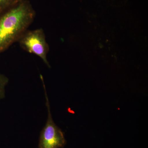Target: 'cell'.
<instances>
[{
	"label": "cell",
	"mask_w": 148,
	"mask_h": 148,
	"mask_svg": "<svg viewBox=\"0 0 148 148\" xmlns=\"http://www.w3.org/2000/svg\"><path fill=\"white\" fill-rule=\"evenodd\" d=\"M45 94L46 105L48 111V118L45 126L40 134L38 148H62L66 144L64 133L54 123L50 111V105L48 98L43 79L41 78Z\"/></svg>",
	"instance_id": "cell-2"
},
{
	"label": "cell",
	"mask_w": 148,
	"mask_h": 148,
	"mask_svg": "<svg viewBox=\"0 0 148 148\" xmlns=\"http://www.w3.org/2000/svg\"><path fill=\"white\" fill-rule=\"evenodd\" d=\"M18 41L20 47L24 50L38 56L47 66L50 67L47 58L49 47L43 29L27 31Z\"/></svg>",
	"instance_id": "cell-3"
},
{
	"label": "cell",
	"mask_w": 148,
	"mask_h": 148,
	"mask_svg": "<svg viewBox=\"0 0 148 148\" xmlns=\"http://www.w3.org/2000/svg\"><path fill=\"white\" fill-rule=\"evenodd\" d=\"M0 14H1V13H0Z\"/></svg>",
	"instance_id": "cell-7"
},
{
	"label": "cell",
	"mask_w": 148,
	"mask_h": 148,
	"mask_svg": "<svg viewBox=\"0 0 148 148\" xmlns=\"http://www.w3.org/2000/svg\"><path fill=\"white\" fill-rule=\"evenodd\" d=\"M9 79L7 77L0 74V99H3L5 97V87L8 84Z\"/></svg>",
	"instance_id": "cell-5"
},
{
	"label": "cell",
	"mask_w": 148,
	"mask_h": 148,
	"mask_svg": "<svg viewBox=\"0 0 148 148\" xmlns=\"http://www.w3.org/2000/svg\"><path fill=\"white\" fill-rule=\"evenodd\" d=\"M19 2L17 0H0V13Z\"/></svg>",
	"instance_id": "cell-4"
},
{
	"label": "cell",
	"mask_w": 148,
	"mask_h": 148,
	"mask_svg": "<svg viewBox=\"0 0 148 148\" xmlns=\"http://www.w3.org/2000/svg\"><path fill=\"white\" fill-rule=\"evenodd\" d=\"M17 1H18V2H20L21 1H22V0H17Z\"/></svg>",
	"instance_id": "cell-6"
},
{
	"label": "cell",
	"mask_w": 148,
	"mask_h": 148,
	"mask_svg": "<svg viewBox=\"0 0 148 148\" xmlns=\"http://www.w3.org/2000/svg\"><path fill=\"white\" fill-rule=\"evenodd\" d=\"M35 16L31 3L24 0L0 14V53L18 40Z\"/></svg>",
	"instance_id": "cell-1"
}]
</instances>
